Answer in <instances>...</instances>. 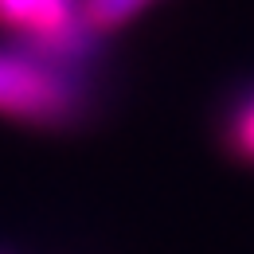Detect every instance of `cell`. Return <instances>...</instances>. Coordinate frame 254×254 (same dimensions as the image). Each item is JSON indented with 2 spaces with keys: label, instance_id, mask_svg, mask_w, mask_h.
Instances as JSON below:
<instances>
[{
  "label": "cell",
  "instance_id": "277c9868",
  "mask_svg": "<svg viewBox=\"0 0 254 254\" xmlns=\"http://www.w3.org/2000/svg\"><path fill=\"white\" fill-rule=\"evenodd\" d=\"M223 145L239 164H254V90L231 106L223 126Z\"/></svg>",
  "mask_w": 254,
  "mask_h": 254
},
{
  "label": "cell",
  "instance_id": "7a4b0ae2",
  "mask_svg": "<svg viewBox=\"0 0 254 254\" xmlns=\"http://www.w3.org/2000/svg\"><path fill=\"white\" fill-rule=\"evenodd\" d=\"M0 32L55 59H86L98 39L82 24V0H0Z\"/></svg>",
  "mask_w": 254,
  "mask_h": 254
},
{
  "label": "cell",
  "instance_id": "6da1fadb",
  "mask_svg": "<svg viewBox=\"0 0 254 254\" xmlns=\"http://www.w3.org/2000/svg\"><path fill=\"white\" fill-rule=\"evenodd\" d=\"M86 110L78 63L20 43L0 47V118L28 129H66Z\"/></svg>",
  "mask_w": 254,
  "mask_h": 254
},
{
  "label": "cell",
  "instance_id": "3957f363",
  "mask_svg": "<svg viewBox=\"0 0 254 254\" xmlns=\"http://www.w3.org/2000/svg\"><path fill=\"white\" fill-rule=\"evenodd\" d=\"M157 0H82V24L86 32L102 39V35H114L129 28L133 20H141Z\"/></svg>",
  "mask_w": 254,
  "mask_h": 254
}]
</instances>
